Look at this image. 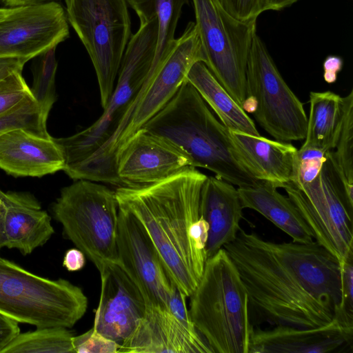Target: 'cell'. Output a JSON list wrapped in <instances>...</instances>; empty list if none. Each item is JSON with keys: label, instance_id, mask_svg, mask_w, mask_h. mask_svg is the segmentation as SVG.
I'll return each mask as SVG.
<instances>
[{"label": "cell", "instance_id": "cell-14", "mask_svg": "<svg viewBox=\"0 0 353 353\" xmlns=\"http://www.w3.org/2000/svg\"><path fill=\"white\" fill-rule=\"evenodd\" d=\"M117 252L118 264L139 288L146 303L168 309L174 285L142 224L119 207Z\"/></svg>", "mask_w": 353, "mask_h": 353}, {"label": "cell", "instance_id": "cell-22", "mask_svg": "<svg viewBox=\"0 0 353 353\" xmlns=\"http://www.w3.org/2000/svg\"><path fill=\"white\" fill-rule=\"evenodd\" d=\"M230 138L250 174L275 188L292 182L297 149L291 143L261 135L229 130Z\"/></svg>", "mask_w": 353, "mask_h": 353}, {"label": "cell", "instance_id": "cell-44", "mask_svg": "<svg viewBox=\"0 0 353 353\" xmlns=\"http://www.w3.org/2000/svg\"><path fill=\"white\" fill-rule=\"evenodd\" d=\"M7 8H0V17L2 16L6 11Z\"/></svg>", "mask_w": 353, "mask_h": 353}, {"label": "cell", "instance_id": "cell-23", "mask_svg": "<svg viewBox=\"0 0 353 353\" xmlns=\"http://www.w3.org/2000/svg\"><path fill=\"white\" fill-rule=\"evenodd\" d=\"M244 208L254 210L288 234L292 241L310 243L314 236L292 201L268 185L238 187Z\"/></svg>", "mask_w": 353, "mask_h": 353}, {"label": "cell", "instance_id": "cell-32", "mask_svg": "<svg viewBox=\"0 0 353 353\" xmlns=\"http://www.w3.org/2000/svg\"><path fill=\"white\" fill-rule=\"evenodd\" d=\"M31 96L22 72L12 74L0 82V117L12 111Z\"/></svg>", "mask_w": 353, "mask_h": 353}, {"label": "cell", "instance_id": "cell-1", "mask_svg": "<svg viewBox=\"0 0 353 353\" xmlns=\"http://www.w3.org/2000/svg\"><path fill=\"white\" fill-rule=\"evenodd\" d=\"M223 248L260 320L300 328L353 320L342 307L340 263L315 241L275 243L241 228Z\"/></svg>", "mask_w": 353, "mask_h": 353}, {"label": "cell", "instance_id": "cell-33", "mask_svg": "<svg viewBox=\"0 0 353 353\" xmlns=\"http://www.w3.org/2000/svg\"><path fill=\"white\" fill-rule=\"evenodd\" d=\"M74 353H119L121 345L114 341L109 339L93 327L72 338Z\"/></svg>", "mask_w": 353, "mask_h": 353}, {"label": "cell", "instance_id": "cell-40", "mask_svg": "<svg viewBox=\"0 0 353 353\" xmlns=\"http://www.w3.org/2000/svg\"><path fill=\"white\" fill-rule=\"evenodd\" d=\"M23 59L13 57L0 58V82L17 72H22L26 63Z\"/></svg>", "mask_w": 353, "mask_h": 353}, {"label": "cell", "instance_id": "cell-42", "mask_svg": "<svg viewBox=\"0 0 353 353\" xmlns=\"http://www.w3.org/2000/svg\"><path fill=\"white\" fill-rule=\"evenodd\" d=\"M299 0H267L266 10H281L290 6Z\"/></svg>", "mask_w": 353, "mask_h": 353}, {"label": "cell", "instance_id": "cell-11", "mask_svg": "<svg viewBox=\"0 0 353 353\" xmlns=\"http://www.w3.org/2000/svg\"><path fill=\"white\" fill-rule=\"evenodd\" d=\"M284 189L316 242L339 263L353 255V204L327 159L313 181L300 187L290 183Z\"/></svg>", "mask_w": 353, "mask_h": 353}, {"label": "cell", "instance_id": "cell-39", "mask_svg": "<svg viewBox=\"0 0 353 353\" xmlns=\"http://www.w3.org/2000/svg\"><path fill=\"white\" fill-rule=\"evenodd\" d=\"M85 265V256L78 248L68 250L63 256V265L69 272L79 271Z\"/></svg>", "mask_w": 353, "mask_h": 353}, {"label": "cell", "instance_id": "cell-36", "mask_svg": "<svg viewBox=\"0 0 353 353\" xmlns=\"http://www.w3.org/2000/svg\"><path fill=\"white\" fill-rule=\"evenodd\" d=\"M187 296L174 285L168 304L170 312L187 328L197 331L194 325L186 305Z\"/></svg>", "mask_w": 353, "mask_h": 353}, {"label": "cell", "instance_id": "cell-24", "mask_svg": "<svg viewBox=\"0 0 353 353\" xmlns=\"http://www.w3.org/2000/svg\"><path fill=\"white\" fill-rule=\"evenodd\" d=\"M186 80L196 90L229 130L260 135L253 120L233 99L203 61L196 62Z\"/></svg>", "mask_w": 353, "mask_h": 353}, {"label": "cell", "instance_id": "cell-30", "mask_svg": "<svg viewBox=\"0 0 353 353\" xmlns=\"http://www.w3.org/2000/svg\"><path fill=\"white\" fill-rule=\"evenodd\" d=\"M47 117L31 96L19 106L0 117V134L16 128H22L40 137L48 138Z\"/></svg>", "mask_w": 353, "mask_h": 353}, {"label": "cell", "instance_id": "cell-7", "mask_svg": "<svg viewBox=\"0 0 353 353\" xmlns=\"http://www.w3.org/2000/svg\"><path fill=\"white\" fill-rule=\"evenodd\" d=\"M52 212L62 225L64 236L99 272L108 265L118 263L119 204L115 191L92 181L76 180L61 189Z\"/></svg>", "mask_w": 353, "mask_h": 353}, {"label": "cell", "instance_id": "cell-13", "mask_svg": "<svg viewBox=\"0 0 353 353\" xmlns=\"http://www.w3.org/2000/svg\"><path fill=\"white\" fill-rule=\"evenodd\" d=\"M69 36L65 10L57 1L7 8L0 17V58L29 61Z\"/></svg>", "mask_w": 353, "mask_h": 353}, {"label": "cell", "instance_id": "cell-20", "mask_svg": "<svg viewBox=\"0 0 353 353\" xmlns=\"http://www.w3.org/2000/svg\"><path fill=\"white\" fill-rule=\"evenodd\" d=\"M64 167L63 152L53 137H40L22 128L0 134V168L7 174L41 177Z\"/></svg>", "mask_w": 353, "mask_h": 353}, {"label": "cell", "instance_id": "cell-26", "mask_svg": "<svg viewBox=\"0 0 353 353\" xmlns=\"http://www.w3.org/2000/svg\"><path fill=\"white\" fill-rule=\"evenodd\" d=\"M139 18L155 17L158 38L152 65L160 67L170 52L183 7L188 0H126Z\"/></svg>", "mask_w": 353, "mask_h": 353}, {"label": "cell", "instance_id": "cell-18", "mask_svg": "<svg viewBox=\"0 0 353 353\" xmlns=\"http://www.w3.org/2000/svg\"><path fill=\"white\" fill-rule=\"evenodd\" d=\"M353 327L335 319L314 328L274 325L252 327L248 353H327L351 344Z\"/></svg>", "mask_w": 353, "mask_h": 353}, {"label": "cell", "instance_id": "cell-12", "mask_svg": "<svg viewBox=\"0 0 353 353\" xmlns=\"http://www.w3.org/2000/svg\"><path fill=\"white\" fill-rule=\"evenodd\" d=\"M205 55L194 22L186 26L174 43L152 83L135 108L130 121L107 154L101 167L106 177L117 174L119 154L131 137L160 111L173 97L192 66L205 63Z\"/></svg>", "mask_w": 353, "mask_h": 353}, {"label": "cell", "instance_id": "cell-4", "mask_svg": "<svg viewBox=\"0 0 353 353\" xmlns=\"http://www.w3.org/2000/svg\"><path fill=\"white\" fill-rule=\"evenodd\" d=\"M124 52L112 94L101 116L85 129L67 137L54 138L65 159L63 171L92 155L102 160L128 124L131 116L159 70L151 67L156 52L155 17L140 18Z\"/></svg>", "mask_w": 353, "mask_h": 353}, {"label": "cell", "instance_id": "cell-9", "mask_svg": "<svg viewBox=\"0 0 353 353\" xmlns=\"http://www.w3.org/2000/svg\"><path fill=\"white\" fill-rule=\"evenodd\" d=\"M192 2L204 63L242 108L247 96V63L256 34V21L238 20L219 0Z\"/></svg>", "mask_w": 353, "mask_h": 353}, {"label": "cell", "instance_id": "cell-5", "mask_svg": "<svg viewBox=\"0 0 353 353\" xmlns=\"http://www.w3.org/2000/svg\"><path fill=\"white\" fill-rule=\"evenodd\" d=\"M190 297L191 320L213 353H248L253 327L248 296L224 248L207 259Z\"/></svg>", "mask_w": 353, "mask_h": 353}, {"label": "cell", "instance_id": "cell-31", "mask_svg": "<svg viewBox=\"0 0 353 353\" xmlns=\"http://www.w3.org/2000/svg\"><path fill=\"white\" fill-rule=\"evenodd\" d=\"M327 152L321 149L302 145L297 150L291 183L296 187L313 181L327 161Z\"/></svg>", "mask_w": 353, "mask_h": 353}, {"label": "cell", "instance_id": "cell-17", "mask_svg": "<svg viewBox=\"0 0 353 353\" xmlns=\"http://www.w3.org/2000/svg\"><path fill=\"white\" fill-rule=\"evenodd\" d=\"M121 352L213 353L198 331L182 324L164 307L148 305L143 317L121 344Z\"/></svg>", "mask_w": 353, "mask_h": 353}, {"label": "cell", "instance_id": "cell-41", "mask_svg": "<svg viewBox=\"0 0 353 353\" xmlns=\"http://www.w3.org/2000/svg\"><path fill=\"white\" fill-rule=\"evenodd\" d=\"M57 1V0H0V2L9 8H12L23 6L36 5Z\"/></svg>", "mask_w": 353, "mask_h": 353}, {"label": "cell", "instance_id": "cell-37", "mask_svg": "<svg viewBox=\"0 0 353 353\" xmlns=\"http://www.w3.org/2000/svg\"><path fill=\"white\" fill-rule=\"evenodd\" d=\"M19 322L0 313V353L21 332Z\"/></svg>", "mask_w": 353, "mask_h": 353}, {"label": "cell", "instance_id": "cell-2", "mask_svg": "<svg viewBox=\"0 0 353 353\" xmlns=\"http://www.w3.org/2000/svg\"><path fill=\"white\" fill-rule=\"evenodd\" d=\"M206 178L189 167L160 182L115 190L119 207L142 224L170 281L187 297L197 286L208 259V225L199 213Z\"/></svg>", "mask_w": 353, "mask_h": 353}, {"label": "cell", "instance_id": "cell-10", "mask_svg": "<svg viewBox=\"0 0 353 353\" xmlns=\"http://www.w3.org/2000/svg\"><path fill=\"white\" fill-rule=\"evenodd\" d=\"M247 97L259 125L277 141L305 139L307 117L303 104L289 88L261 37L256 34L246 70Z\"/></svg>", "mask_w": 353, "mask_h": 353}, {"label": "cell", "instance_id": "cell-34", "mask_svg": "<svg viewBox=\"0 0 353 353\" xmlns=\"http://www.w3.org/2000/svg\"><path fill=\"white\" fill-rule=\"evenodd\" d=\"M223 7L234 18L241 21H256L267 11V0H219Z\"/></svg>", "mask_w": 353, "mask_h": 353}, {"label": "cell", "instance_id": "cell-25", "mask_svg": "<svg viewBox=\"0 0 353 353\" xmlns=\"http://www.w3.org/2000/svg\"><path fill=\"white\" fill-rule=\"evenodd\" d=\"M309 97L310 114L302 145L330 151L336 145L342 124V97L330 90L310 92Z\"/></svg>", "mask_w": 353, "mask_h": 353}, {"label": "cell", "instance_id": "cell-15", "mask_svg": "<svg viewBox=\"0 0 353 353\" xmlns=\"http://www.w3.org/2000/svg\"><path fill=\"white\" fill-rule=\"evenodd\" d=\"M189 167L192 161L185 152L141 128L121 149L117 174L122 187H137L160 182Z\"/></svg>", "mask_w": 353, "mask_h": 353}, {"label": "cell", "instance_id": "cell-43", "mask_svg": "<svg viewBox=\"0 0 353 353\" xmlns=\"http://www.w3.org/2000/svg\"><path fill=\"white\" fill-rule=\"evenodd\" d=\"M1 192V190H0ZM3 248V235H2V224H1V201L0 196V250Z\"/></svg>", "mask_w": 353, "mask_h": 353}, {"label": "cell", "instance_id": "cell-21", "mask_svg": "<svg viewBox=\"0 0 353 353\" xmlns=\"http://www.w3.org/2000/svg\"><path fill=\"white\" fill-rule=\"evenodd\" d=\"M243 210L234 185L216 176H207L201 191L199 213L208 225V258L236 239Z\"/></svg>", "mask_w": 353, "mask_h": 353}, {"label": "cell", "instance_id": "cell-27", "mask_svg": "<svg viewBox=\"0 0 353 353\" xmlns=\"http://www.w3.org/2000/svg\"><path fill=\"white\" fill-rule=\"evenodd\" d=\"M342 101L343 114L339 136L334 148L327 154L348 201L353 204V90L343 97Z\"/></svg>", "mask_w": 353, "mask_h": 353}, {"label": "cell", "instance_id": "cell-19", "mask_svg": "<svg viewBox=\"0 0 353 353\" xmlns=\"http://www.w3.org/2000/svg\"><path fill=\"white\" fill-rule=\"evenodd\" d=\"M3 248L31 254L54 233L51 217L30 193L1 190Z\"/></svg>", "mask_w": 353, "mask_h": 353}, {"label": "cell", "instance_id": "cell-38", "mask_svg": "<svg viewBox=\"0 0 353 353\" xmlns=\"http://www.w3.org/2000/svg\"><path fill=\"white\" fill-rule=\"evenodd\" d=\"M343 59L336 55H328L323 63V78L327 83L337 80L338 74L343 68Z\"/></svg>", "mask_w": 353, "mask_h": 353}, {"label": "cell", "instance_id": "cell-29", "mask_svg": "<svg viewBox=\"0 0 353 353\" xmlns=\"http://www.w3.org/2000/svg\"><path fill=\"white\" fill-rule=\"evenodd\" d=\"M56 48L48 49L36 57L32 65L33 83L31 94L43 115L48 118L56 101L55 76L57 61Z\"/></svg>", "mask_w": 353, "mask_h": 353}, {"label": "cell", "instance_id": "cell-35", "mask_svg": "<svg viewBox=\"0 0 353 353\" xmlns=\"http://www.w3.org/2000/svg\"><path fill=\"white\" fill-rule=\"evenodd\" d=\"M343 311L353 316V255L340 263Z\"/></svg>", "mask_w": 353, "mask_h": 353}, {"label": "cell", "instance_id": "cell-16", "mask_svg": "<svg viewBox=\"0 0 353 353\" xmlns=\"http://www.w3.org/2000/svg\"><path fill=\"white\" fill-rule=\"evenodd\" d=\"M99 272L101 292L92 327L121 345L145 315L147 303L118 263L108 265Z\"/></svg>", "mask_w": 353, "mask_h": 353}, {"label": "cell", "instance_id": "cell-3", "mask_svg": "<svg viewBox=\"0 0 353 353\" xmlns=\"http://www.w3.org/2000/svg\"><path fill=\"white\" fill-rule=\"evenodd\" d=\"M142 128L178 147L191 159L194 168L207 169L238 187L265 184L250 174L229 130L186 79Z\"/></svg>", "mask_w": 353, "mask_h": 353}, {"label": "cell", "instance_id": "cell-6", "mask_svg": "<svg viewBox=\"0 0 353 353\" xmlns=\"http://www.w3.org/2000/svg\"><path fill=\"white\" fill-rule=\"evenodd\" d=\"M88 298L64 279H50L0 256V313L36 327H72L85 314Z\"/></svg>", "mask_w": 353, "mask_h": 353}, {"label": "cell", "instance_id": "cell-28", "mask_svg": "<svg viewBox=\"0 0 353 353\" xmlns=\"http://www.w3.org/2000/svg\"><path fill=\"white\" fill-rule=\"evenodd\" d=\"M73 336L64 327H36L20 332L1 353H74Z\"/></svg>", "mask_w": 353, "mask_h": 353}, {"label": "cell", "instance_id": "cell-8", "mask_svg": "<svg viewBox=\"0 0 353 353\" xmlns=\"http://www.w3.org/2000/svg\"><path fill=\"white\" fill-rule=\"evenodd\" d=\"M65 14L94 66L104 108L132 36L126 0H65Z\"/></svg>", "mask_w": 353, "mask_h": 353}]
</instances>
